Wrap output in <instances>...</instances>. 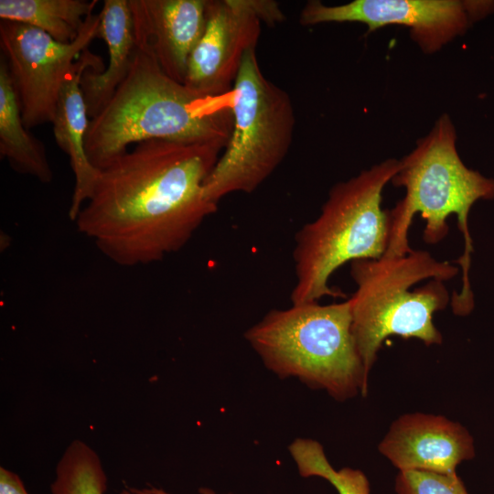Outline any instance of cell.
<instances>
[{"label":"cell","mask_w":494,"mask_h":494,"mask_svg":"<svg viewBox=\"0 0 494 494\" xmlns=\"http://www.w3.org/2000/svg\"><path fill=\"white\" fill-rule=\"evenodd\" d=\"M289 451L301 477L322 478L333 485L338 494L370 493L369 480L361 470L351 467L336 470L317 441L297 438L290 445Z\"/></svg>","instance_id":"ac0fdd59"},{"label":"cell","mask_w":494,"mask_h":494,"mask_svg":"<svg viewBox=\"0 0 494 494\" xmlns=\"http://www.w3.org/2000/svg\"><path fill=\"white\" fill-rule=\"evenodd\" d=\"M5 59H0V156L17 173L49 183L53 173L42 142L29 133Z\"/></svg>","instance_id":"9a60e30c"},{"label":"cell","mask_w":494,"mask_h":494,"mask_svg":"<svg viewBox=\"0 0 494 494\" xmlns=\"http://www.w3.org/2000/svg\"><path fill=\"white\" fill-rule=\"evenodd\" d=\"M97 0H0L1 20L37 27L61 43L73 42Z\"/></svg>","instance_id":"2e32d148"},{"label":"cell","mask_w":494,"mask_h":494,"mask_svg":"<svg viewBox=\"0 0 494 494\" xmlns=\"http://www.w3.org/2000/svg\"><path fill=\"white\" fill-rule=\"evenodd\" d=\"M100 16H87L78 38L61 43L44 31L1 20L0 48L27 129L52 123L60 90L81 54L97 38Z\"/></svg>","instance_id":"ba28073f"},{"label":"cell","mask_w":494,"mask_h":494,"mask_svg":"<svg viewBox=\"0 0 494 494\" xmlns=\"http://www.w3.org/2000/svg\"><path fill=\"white\" fill-rule=\"evenodd\" d=\"M394 489L396 494H468L456 473L423 470L399 471Z\"/></svg>","instance_id":"d6986e66"},{"label":"cell","mask_w":494,"mask_h":494,"mask_svg":"<svg viewBox=\"0 0 494 494\" xmlns=\"http://www.w3.org/2000/svg\"><path fill=\"white\" fill-rule=\"evenodd\" d=\"M379 451L399 471L456 473L475 456L474 440L460 424L421 413L400 416L379 445Z\"/></svg>","instance_id":"8fae6325"},{"label":"cell","mask_w":494,"mask_h":494,"mask_svg":"<svg viewBox=\"0 0 494 494\" xmlns=\"http://www.w3.org/2000/svg\"><path fill=\"white\" fill-rule=\"evenodd\" d=\"M231 113L230 138L204 184L206 199L216 205L229 194L256 190L292 145V100L264 76L255 48L245 54L232 86Z\"/></svg>","instance_id":"52a82bcc"},{"label":"cell","mask_w":494,"mask_h":494,"mask_svg":"<svg viewBox=\"0 0 494 494\" xmlns=\"http://www.w3.org/2000/svg\"><path fill=\"white\" fill-rule=\"evenodd\" d=\"M120 494H169L168 492L165 491L162 489H157L155 487H147V488H125L124 489ZM199 494H216L212 489H200Z\"/></svg>","instance_id":"44dd1931"},{"label":"cell","mask_w":494,"mask_h":494,"mask_svg":"<svg viewBox=\"0 0 494 494\" xmlns=\"http://www.w3.org/2000/svg\"><path fill=\"white\" fill-rule=\"evenodd\" d=\"M458 272L454 263L438 261L424 250L350 263L356 285L349 298L351 330L368 378L390 336L417 338L426 346L442 343L433 317L451 300L444 281Z\"/></svg>","instance_id":"277c9868"},{"label":"cell","mask_w":494,"mask_h":494,"mask_svg":"<svg viewBox=\"0 0 494 494\" xmlns=\"http://www.w3.org/2000/svg\"><path fill=\"white\" fill-rule=\"evenodd\" d=\"M349 299L273 309L245 332L264 365L344 401L367 394L368 377L352 330Z\"/></svg>","instance_id":"8992f818"},{"label":"cell","mask_w":494,"mask_h":494,"mask_svg":"<svg viewBox=\"0 0 494 494\" xmlns=\"http://www.w3.org/2000/svg\"><path fill=\"white\" fill-rule=\"evenodd\" d=\"M493 12L494 1L489 0H354L337 5L310 0L300 12L299 23L356 22L367 26L368 33L403 26L424 54H433Z\"/></svg>","instance_id":"9c48e42d"},{"label":"cell","mask_w":494,"mask_h":494,"mask_svg":"<svg viewBox=\"0 0 494 494\" xmlns=\"http://www.w3.org/2000/svg\"><path fill=\"white\" fill-rule=\"evenodd\" d=\"M50 489L52 494H104L107 477L95 451L74 440L57 465Z\"/></svg>","instance_id":"e0dca14e"},{"label":"cell","mask_w":494,"mask_h":494,"mask_svg":"<svg viewBox=\"0 0 494 494\" xmlns=\"http://www.w3.org/2000/svg\"><path fill=\"white\" fill-rule=\"evenodd\" d=\"M88 69L102 72L105 68L102 57L86 48L63 83L51 123L55 141L69 156L75 177L69 209V217L72 221L90 198L100 173L89 161L84 148L90 120L81 81Z\"/></svg>","instance_id":"4fadbf2b"},{"label":"cell","mask_w":494,"mask_h":494,"mask_svg":"<svg viewBox=\"0 0 494 494\" xmlns=\"http://www.w3.org/2000/svg\"><path fill=\"white\" fill-rule=\"evenodd\" d=\"M231 91L206 96L167 76L147 50L138 48L116 91L90 119L84 148L101 170L132 144L165 140L225 148L232 128Z\"/></svg>","instance_id":"7a4b0ae2"},{"label":"cell","mask_w":494,"mask_h":494,"mask_svg":"<svg viewBox=\"0 0 494 494\" xmlns=\"http://www.w3.org/2000/svg\"><path fill=\"white\" fill-rule=\"evenodd\" d=\"M135 43L185 84L188 59L206 26L208 0H128Z\"/></svg>","instance_id":"7c38bea8"},{"label":"cell","mask_w":494,"mask_h":494,"mask_svg":"<svg viewBox=\"0 0 494 494\" xmlns=\"http://www.w3.org/2000/svg\"><path fill=\"white\" fill-rule=\"evenodd\" d=\"M399 168L400 160L388 158L330 188L319 215L295 234L292 304L345 297L329 286L332 274L346 263L384 255L391 218L381 208L382 191Z\"/></svg>","instance_id":"5b68a950"},{"label":"cell","mask_w":494,"mask_h":494,"mask_svg":"<svg viewBox=\"0 0 494 494\" xmlns=\"http://www.w3.org/2000/svg\"><path fill=\"white\" fill-rule=\"evenodd\" d=\"M223 148L147 140L100 170L74 222L112 262L148 264L181 250L218 205L204 184Z\"/></svg>","instance_id":"6da1fadb"},{"label":"cell","mask_w":494,"mask_h":494,"mask_svg":"<svg viewBox=\"0 0 494 494\" xmlns=\"http://www.w3.org/2000/svg\"><path fill=\"white\" fill-rule=\"evenodd\" d=\"M270 0H208L206 26L188 59L185 85L206 96L231 91L245 54L261 35V23L283 22Z\"/></svg>","instance_id":"30bf717a"},{"label":"cell","mask_w":494,"mask_h":494,"mask_svg":"<svg viewBox=\"0 0 494 494\" xmlns=\"http://www.w3.org/2000/svg\"><path fill=\"white\" fill-rule=\"evenodd\" d=\"M0 494H28V492L16 474L1 467Z\"/></svg>","instance_id":"ffe728a7"},{"label":"cell","mask_w":494,"mask_h":494,"mask_svg":"<svg viewBox=\"0 0 494 494\" xmlns=\"http://www.w3.org/2000/svg\"><path fill=\"white\" fill-rule=\"evenodd\" d=\"M97 38L107 45L109 62L102 72L88 69L81 89L90 119L108 103L133 65L137 46L128 0H104Z\"/></svg>","instance_id":"5bb4252c"},{"label":"cell","mask_w":494,"mask_h":494,"mask_svg":"<svg viewBox=\"0 0 494 494\" xmlns=\"http://www.w3.org/2000/svg\"><path fill=\"white\" fill-rule=\"evenodd\" d=\"M395 187L405 189L404 197L389 209L391 231L383 256H403L411 249L408 240L415 213L425 220L423 240L428 244L442 242L448 234L447 218L455 214L464 239V252L454 263L460 265L461 291H453L451 307L457 316H467L474 308L469 281L472 240L468 216L479 199H494V178L468 168L456 149V132L448 114H442L431 131L400 160V168L392 178Z\"/></svg>","instance_id":"3957f363"}]
</instances>
